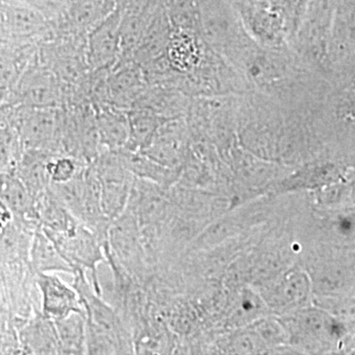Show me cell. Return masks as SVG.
<instances>
[{
	"instance_id": "6da1fadb",
	"label": "cell",
	"mask_w": 355,
	"mask_h": 355,
	"mask_svg": "<svg viewBox=\"0 0 355 355\" xmlns=\"http://www.w3.org/2000/svg\"><path fill=\"white\" fill-rule=\"evenodd\" d=\"M72 277L85 312L86 354H130L132 338L120 315L96 293L87 273L79 270Z\"/></svg>"
},
{
	"instance_id": "5b68a950",
	"label": "cell",
	"mask_w": 355,
	"mask_h": 355,
	"mask_svg": "<svg viewBox=\"0 0 355 355\" xmlns=\"http://www.w3.org/2000/svg\"><path fill=\"white\" fill-rule=\"evenodd\" d=\"M57 248L72 270L73 275L79 270L90 273L91 286L98 295H102V286L98 277V266L106 263L104 250L97 236L79 222L76 226L64 233H44Z\"/></svg>"
},
{
	"instance_id": "2e32d148",
	"label": "cell",
	"mask_w": 355,
	"mask_h": 355,
	"mask_svg": "<svg viewBox=\"0 0 355 355\" xmlns=\"http://www.w3.org/2000/svg\"><path fill=\"white\" fill-rule=\"evenodd\" d=\"M55 324L62 354H86L85 314L72 313Z\"/></svg>"
},
{
	"instance_id": "e0dca14e",
	"label": "cell",
	"mask_w": 355,
	"mask_h": 355,
	"mask_svg": "<svg viewBox=\"0 0 355 355\" xmlns=\"http://www.w3.org/2000/svg\"><path fill=\"white\" fill-rule=\"evenodd\" d=\"M166 53L170 65L180 71L191 69L198 62L197 44L193 37L184 32H175L170 35Z\"/></svg>"
},
{
	"instance_id": "52a82bcc",
	"label": "cell",
	"mask_w": 355,
	"mask_h": 355,
	"mask_svg": "<svg viewBox=\"0 0 355 355\" xmlns=\"http://www.w3.org/2000/svg\"><path fill=\"white\" fill-rule=\"evenodd\" d=\"M91 164L99 182L103 210L113 221L127 207L135 181L133 175L128 171L120 150L103 148Z\"/></svg>"
},
{
	"instance_id": "5bb4252c",
	"label": "cell",
	"mask_w": 355,
	"mask_h": 355,
	"mask_svg": "<svg viewBox=\"0 0 355 355\" xmlns=\"http://www.w3.org/2000/svg\"><path fill=\"white\" fill-rule=\"evenodd\" d=\"M55 154L41 150L24 149L17 166L15 174L25 184L35 202L48 190L51 184L48 172V162Z\"/></svg>"
},
{
	"instance_id": "8992f818",
	"label": "cell",
	"mask_w": 355,
	"mask_h": 355,
	"mask_svg": "<svg viewBox=\"0 0 355 355\" xmlns=\"http://www.w3.org/2000/svg\"><path fill=\"white\" fill-rule=\"evenodd\" d=\"M62 109V153L85 164L93 162L103 149L94 108L90 104H78Z\"/></svg>"
},
{
	"instance_id": "7a4b0ae2",
	"label": "cell",
	"mask_w": 355,
	"mask_h": 355,
	"mask_svg": "<svg viewBox=\"0 0 355 355\" xmlns=\"http://www.w3.org/2000/svg\"><path fill=\"white\" fill-rule=\"evenodd\" d=\"M6 113L19 137L23 150L64 155L62 149V109L7 106Z\"/></svg>"
},
{
	"instance_id": "ba28073f",
	"label": "cell",
	"mask_w": 355,
	"mask_h": 355,
	"mask_svg": "<svg viewBox=\"0 0 355 355\" xmlns=\"http://www.w3.org/2000/svg\"><path fill=\"white\" fill-rule=\"evenodd\" d=\"M121 17L116 13L105 17L86 35V57L92 70H111L121 55Z\"/></svg>"
},
{
	"instance_id": "3957f363",
	"label": "cell",
	"mask_w": 355,
	"mask_h": 355,
	"mask_svg": "<svg viewBox=\"0 0 355 355\" xmlns=\"http://www.w3.org/2000/svg\"><path fill=\"white\" fill-rule=\"evenodd\" d=\"M64 100V85L53 72L39 60L38 53H36L32 62L26 67L12 93L2 105L62 109Z\"/></svg>"
},
{
	"instance_id": "ac0fdd59",
	"label": "cell",
	"mask_w": 355,
	"mask_h": 355,
	"mask_svg": "<svg viewBox=\"0 0 355 355\" xmlns=\"http://www.w3.org/2000/svg\"><path fill=\"white\" fill-rule=\"evenodd\" d=\"M85 163L69 155H53L48 162L51 183L60 184L73 179L85 167Z\"/></svg>"
},
{
	"instance_id": "8fae6325",
	"label": "cell",
	"mask_w": 355,
	"mask_h": 355,
	"mask_svg": "<svg viewBox=\"0 0 355 355\" xmlns=\"http://www.w3.org/2000/svg\"><path fill=\"white\" fill-rule=\"evenodd\" d=\"M19 342L23 354H62L55 321L41 310L19 324Z\"/></svg>"
},
{
	"instance_id": "9a60e30c",
	"label": "cell",
	"mask_w": 355,
	"mask_h": 355,
	"mask_svg": "<svg viewBox=\"0 0 355 355\" xmlns=\"http://www.w3.org/2000/svg\"><path fill=\"white\" fill-rule=\"evenodd\" d=\"M29 265L35 273L64 272L73 275L71 266L60 256L57 248L44 234L41 228L36 229L33 234Z\"/></svg>"
},
{
	"instance_id": "7c38bea8",
	"label": "cell",
	"mask_w": 355,
	"mask_h": 355,
	"mask_svg": "<svg viewBox=\"0 0 355 355\" xmlns=\"http://www.w3.org/2000/svg\"><path fill=\"white\" fill-rule=\"evenodd\" d=\"M37 50L38 44L0 40V105L12 93L26 67L36 55Z\"/></svg>"
},
{
	"instance_id": "30bf717a",
	"label": "cell",
	"mask_w": 355,
	"mask_h": 355,
	"mask_svg": "<svg viewBox=\"0 0 355 355\" xmlns=\"http://www.w3.org/2000/svg\"><path fill=\"white\" fill-rule=\"evenodd\" d=\"M40 294V309L44 316L60 320L72 313L85 314L78 293L55 273H35Z\"/></svg>"
},
{
	"instance_id": "4fadbf2b",
	"label": "cell",
	"mask_w": 355,
	"mask_h": 355,
	"mask_svg": "<svg viewBox=\"0 0 355 355\" xmlns=\"http://www.w3.org/2000/svg\"><path fill=\"white\" fill-rule=\"evenodd\" d=\"M96 123L103 148L121 150L125 148L130 135L128 111L101 105L95 107Z\"/></svg>"
},
{
	"instance_id": "277c9868",
	"label": "cell",
	"mask_w": 355,
	"mask_h": 355,
	"mask_svg": "<svg viewBox=\"0 0 355 355\" xmlns=\"http://www.w3.org/2000/svg\"><path fill=\"white\" fill-rule=\"evenodd\" d=\"M37 53L62 83L64 91L78 86L92 70L86 57V37H53L39 44Z\"/></svg>"
},
{
	"instance_id": "9c48e42d",
	"label": "cell",
	"mask_w": 355,
	"mask_h": 355,
	"mask_svg": "<svg viewBox=\"0 0 355 355\" xmlns=\"http://www.w3.org/2000/svg\"><path fill=\"white\" fill-rule=\"evenodd\" d=\"M146 76L137 62H123L109 70L105 83V104L128 111L146 90Z\"/></svg>"
}]
</instances>
